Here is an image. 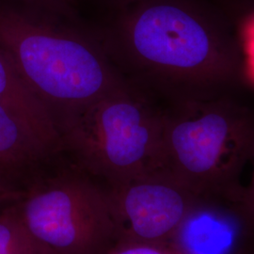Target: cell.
<instances>
[{"instance_id": "cell-1", "label": "cell", "mask_w": 254, "mask_h": 254, "mask_svg": "<svg viewBox=\"0 0 254 254\" xmlns=\"http://www.w3.org/2000/svg\"><path fill=\"white\" fill-rule=\"evenodd\" d=\"M121 22L138 75L169 102L248 87L236 13L222 0H135Z\"/></svg>"}, {"instance_id": "cell-2", "label": "cell", "mask_w": 254, "mask_h": 254, "mask_svg": "<svg viewBox=\"0 0 254 254\" xmlns=\"http://www.w3.org/2000/svg\"><path fill=\"white\" fill-rule=\"evenodd\" d=\"M248 86L163 108L164 167L198 194L243 196L254 160V102Z\"/></svg>"}, {"instance_id": "cell-3", "label": "cell", "mask_w": 254, "mask_h": 254, "mask_svg": "<svg viewBox=\"0 0 254 254\" xmlns=\"http://www.w3.org/2000/svg\"><path fill=\"white\" fill-rule=\"evenodd\" d=\"M63 149L110 187L165 169L163 108L127 84L57 120Z\"/></svg>"}, {"instance_id": "cell-4", "label": "cell", "mask_w": 254, "mask_h": 254, "mask_svg": "<svg viewBox=\"0 0 254 254\" xmlns=\"http://www.w3.org/2000/svg\"><path fill=\"white\" fill-rule=\"evenodd\" d=\"M0 46L54 116L126 85L87 40L32 13L0 9Z\"/></svg>"}, {"instance_id": "cell-5", "label": "cell", "mask_w": 254, "mask_h": 254, "mask_svg": "<svg viewBox=\"0 0 254 254\" xmlns=\"http://www.w3.org/2000/svg\"><path fill=\"white\" fill-rule=\"evenodd\" d=\"M23 226L49 254H106L117 243L108 192L79 172L33 183L15 201Z\"/></svg>"}, {"instance_id": "cell-6", "label": "cell", "mask_w": 254, "mask_h": 254, "mask_svg": "<svg viewBox=\"0 0 254 254\" xmlns=\"http://www.w3.org/2000/svg\"><path fill=\"white\" fill-rule=\"evenodd\" d=\"M117 242L168 243L199 196L166 169L111 186Z\"/></svg>"}, {"instance_id": "cell-7", "label": "cell", "mask_w": 254, "mask_h": 254, "mask_svg": "<svg viewBox=\"0 0 254 254\" xmlns=\"http://www.w3.org/2000/svg\"><path fill=\"white\" fill-rule=\"evenodd\" d=\"M168 244L179 254H254L243 196L199 194Z\"/></svg>"}, {"instance_id": "cell-8", "label": "cell", "mask_w": 254, "mask_h": 254, "mask_svg": "<svg viewBox=\"0 0 254 254\" xmlns=\"http://www.w3.org/2000/svg\"><path fill=\"white\" fill-rule=\"evenodd\" d=\"M0 103L11 109L55 152L63 149L54 114L29 89L1 46Z\"/></svg>"}, {"instance_id": "cell-9", "label": "cell", "mask_w": 254, "mask_h": 254, "mask_svg": "<svg viewBox=\"0 0 254 254\" xmlns=\"http://www.w3.org/2000/svg\"><path fill=\"white\" fill-rule=\"evenodd\" d=\"M56 153L11 109L0 103V173L35 165Z\"/></svg>"}, {"instance_id": "cell-10", "label": "cell", "mask_w": 254, "mask_h": 254, "mask_svg": "<svg viewBox=\"0 0 254 254\" xmlns=\"http://www.w3.org/2000/svg\"><path fill=\"white\" fill-rule=\"evenodd\" d=\"M14 203L0 212V254H34L43 251L23 226Z\"/></svg>"}, {"instance_id": "cell-11", "label": "cell", "mask_w": 254, "mask_h": 254, "mask_svg": "<svg viewBox=\"0 0 254 254\" xmlns=\"http://www.w3.org/2000/svg\"><path fill=\"white\" fill-rule=\"evenodd\" d=\"M246 81L254 90V4L236 9Z\"/></svg>"}, {"instance_id": "cell-12", "label": "cell", "mask_w": 254, "mask_h": 254, "mask_svg": "<svg viewBox=\"0 0 254 254\" xmlns=\"http://www.w3.org/2000/svg\"><path fill=\"white\" fill-rule=\"evenodd\" d=\"M106 254H179L168 243L119 241Z\"/></svg>"}, {"instance_id": "cell-13", "label": "cell", "mask_w": 254, "mask_h": 254, "mask_svg": "<svg viewBox=\"0 0 254 254\" xmlns=\"http://www.w3.org/2000/svg\"><path fill=\"white\" fill-rule=\"evenodd\" d=\"M22 195V191L15 190L10 189L0 181V212L5 208L2 209V205L6 203H14Z\"/></svg>"}, {"instance_id": "cell-14", "label": "cell", "mask_w": 254, "mask_h": 254, "mask_svg": "<svg viewBox=\"0 0 254 254\" xmlns=\"http://www.w3.org/2000/svg\"><path fill=\"white\" fill-rule=\"evenodd\" d=\"M243 203L251 218H253L254 221V171L250 185L248 187H245L244 189Z\"/></svg>"}, {"instance_id": "cell-15", "label": "cell", "mask_w": 254, "mask_h": 254, "mask_svg": "<svg viewBox=\"0 0 254 254\" xmlns=\"http://www.w3.org/2000/svg\"><path fill=\"white\" fill-rule=\"evenodd\" d=\"M31 1H35V2H38V3H41V4H43V5H45L46 4L48 7H50V6H58L59 5V3H62V2H64V0H31Z\"/></svg>"}, {"instance_id": "cell-16", "label": "cell", "mask_w": 254, "mask_h": 254, "mask_svg": "<svg viewBox=\"0 0 254 254\" xmlns=\"http://www.w3.org/2000/svg\"><path fill=\"white\" fill-rule=\"evenodd\" d=\"M234 2H237V3H245V4H249V3H254V0H231Z\"/></svg>"}, {"instance_id": "cell-17", "label": "cell", "mask_w": 254, "mask_h": 254, "mask_svg": "<svg viewBox=\"0 0 254 254\" xmlns=\"http://www.w3.org/2000/svg\"><path fill=\"white\" fill-rule=\"evenodd\" d=\"M122 1H123V3L127 6L129 3H131V2H133V1H135V0H122Z\"/></svg>"}, {"instance_id": "cell-18", "label": "cell", "mask_w": 254, "mask_h": 254, "mask_svg": "<svg viewBox=\"0 0 254 254\" xmlns=\"http://www.w3.org/2000/svg\"><path fill=\"white\" fill-rule=\"evenodd\" d=\"M47 254V253H46V252H44V251H41V252H38V253H36V254Z\"/></svg>"}]
</instances>
